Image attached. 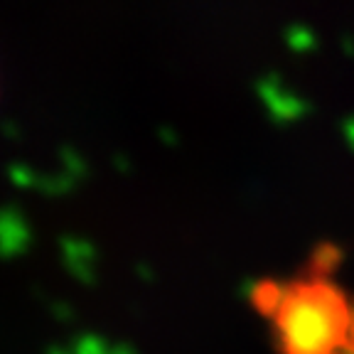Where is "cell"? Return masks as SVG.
Masks as SVG:
<instances>
[{"mask_svg": "<svg viewBox=\"0 0 354 354\" xmlns=\"http://www.w3.org/2000/svg\"><path fill=\"white\" fill-rule=\"evenodd\" d=\"M271 315L283 354H339L349 349L354 310L344 293L327 278H298L268 286L259 295Z\"/></svg>", "mask_w": 354, "mask_h": 354, "instance_id": "1", "label": "cell"}]
</instances>
